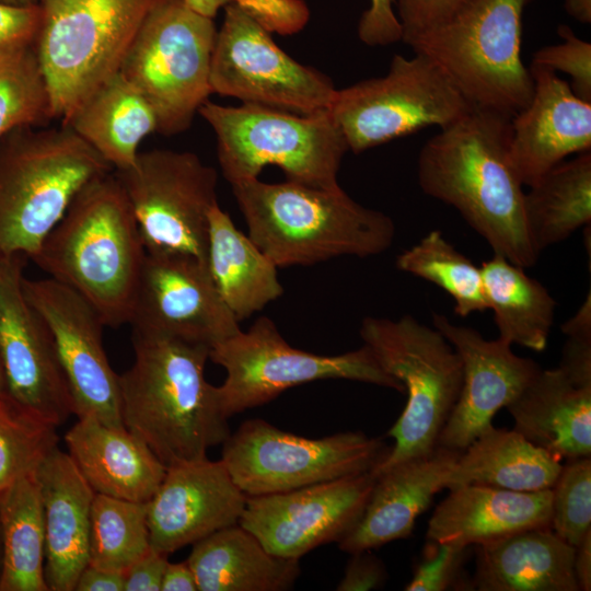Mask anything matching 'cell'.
<instances>
[{"mask_svg":"<svg viewBox=\"0 0 591 591\" xmlns=\"http://www.w3.org/2000/svg\"><path fill=\"white\" fill-rule=\"evenodd\" d=\"M210 66L212 93L298 114L328 109L332 80L285 53L234 3L224 8Z\"/></svg>","mask_w":591,"mask_h":591,"instance_id":"obj_15","label":"cell"},{"mask_svg":"<svg viewBox=\"0 0 591 591\" xmlns=\"http://www.w3.org/2000/svg\"><path fill=\"white\" fill-rule=\"evenodd\" d=\"M524 269L494 254L480 266L484 293L494 313L498 338L542 352L554 324L556 301Z\"/></svg>","mask_w":591,"mask_h":591,"instance_id":"obj_33","label":"cell"},{"mask_svg":"<svg viewBox=\"0 0 591 591\" xmlns=\"http://www.w3.org/2000/svg\"><path fill=\"white\" fill-rule=\"evenodd\" d=\"M2 561H3V542H2V531H1V523H0V577L2 571Z\"/></svg>","mask_w":591,"mask_h":591,"instance_id":"obj_55","label":"cell"},{"mask_svg":"<svg viewBox=\"0 0 591 591\" xmlns=\"http://www.w3.org/2000/svg\"><path fill=\"white\" fill-rule=\"evenodd\" d=\"M216 35L213 19L184 0L165 1L141 26L119 72L153 109L157 132L186 130L208 101Z\"/></svg>","mask_w":591,"mask_h":591,"instance_id":"obj_10","label":"cell"},{"mask_svg":"<svg viewBox=\"0 0 591 591\" xmlns=\"http://www.w3.org/2000/svg\"><path fill=\"white\" fill-rule=\"evenodd\" d=\"M209 359L227 372L218 389L228 418L316 380H352L404 393L402 383L381 368L366 345L336 356L315 355L290 346L268 317L213 345Z\"/></svg>","mask_w":591,"mask_h":591,"instance_id":"obj_12","label":"cell"},{"mask_svg":"<svg viewBox=\"0 0 591 591\" xmlns=\"http://www.w3.org/2000/svg\"><path fill=\"white\" fill-rule=\"evenodd\" d=\"M510 134L511 117L474 107L424 144L417 176L421 190L455 208L494 254L528 268L540 254L526 228Z\"/></svg>","mask_w":591,"mask_h":591,"instance_id":"obj_1","label":"cell"},{"mask_svg":"<svg viewBox=\"0 0 591 591\" xmlns=\"http://www.w3.org/2000/svg\"><path fill=\"white\" fill-rule=\"evenodd\" d=\"M45 524V579L49 591H73L89 565L95 491L72 459L54 449L35 471Z\"/></svg>","mask_w":591,"mask_h":591,"instance_id":"obj_23","label":"cell"},{"mask_svg":"<svg viewBox=\"0 0 591 591\" xmlns=\"http://www.w3.org/2000/svg\"><path fill=\"white\" fill-rule=\"evenodd\" d=\"M375 476L371 472L285 493L247 496L239 524L271 554L300 559L341 541L359 521Z\"/></svg>","mask_w":591,"mask_h":591,"instance_id":"obj_18","label":"cell"},{"mask_svg":"<svg viewBox=\"0 0 591 591\" xmlns=\"http://www.w3.org/2000/svg\"><path fill=\"white\" fill-rule=\"evenodd\" d=\"M184 2L196 12L213 19L230 0H184Z\"/></svg>","mask_w":591,"mask_h":591,"instance_id":"obj_53","label":"cell"},{"mask_svg":"<svg viewBox=\"0 0 591 591\" xmlns=\"http://www.w3.org/2000/svg\"><path fill=\"white\" fill-rule=\"evenodd\" d=\"M147 253L182 254L207 264L209 212L218 204L217 171L189 151H139L115 171Z\"/></svg>","mask_w":591,"mask_h":591,"instance_id":"obj_14","label":"cell"},{"mask_svg":"<svg viewBox=\"0 0 591 591\" xmlns=\"http://www.w3.org/2000/svg\"><path fill=\"white\" fill-rule=\"evenodd\" d=\"M129 324L210 348L241 331L207 264L182 254H146Z\"/></svg>","mask_w":591,"mask_h":591,"instance_id":"obj_19","label":"cell"},{"mask_svg":"<svg viewBox=\"0 0 591 591\" xmlns=\"http://www.w3.org/2000/svg\"><path fill=\"white\" fill-rule=\"evenodd\" d=\"M198 114L216 136L223 176L232 185L278 166L287 181L320 188L339 186L347 142L328 109L298 114L257 104L206 101Z\"/></svg>","mask_w":591,"mask_h":591,"instance_id":"obj_7","label":"cell"},{"mask_svg":"<svg viewBox=\"0 0 591 591\" xmlns=\"http://www.w3.org/2000/svg\"><path fill=\"white\" fill-rule=\"evenodd\" d=\"M551 529L576 547L591 531V459L567 460L552 487Z\"/></svg>","mask_w":591,"mask_h":591,"instance_id":"obj_40","label":"cell"},{"mask_svg":"<svg viewBox=\"0 0 591 591\" xmlns=\"http://www.w3.org/2000/svg\"><path fill=\"white\" fill-rule=\"evenodd\" d=\"M57 427L0 392V493L35 473L58 447Z\"/></svg>","mask_w":591,"mask_h":591,"instance_id":"obj_39","label":"cell"},{"mask_svg":"<svg viewBox=\"0 0 591 591\" xmlns=\"http://www.w3.org/2000/svg\"><path fill=\"white\" fill-rule=\"evenodd\" d=\"M524 215L535 251L567 240L591 223V150L564 160L524 192Z\"/></svg>","mask_w":591,"mask_h":591,"instance_id":"obj_34","label":"cell"},{"mask_svg":"<svg viewBox=\"0 0 591 591\" xmlns=\"http://www.w3.org/2000/svg\"><path fill=\"white\" fill-rule=\"evenodd\" d=\"M76 591H124V572L88 565L76 583Z\"/></svg>","mask_w":591,"mask_h":591,"instance_id":"obj_49","label":"cell"},{"mask_svg":"<svg viewBox=\"0 0 591 591\" xmlns=\"http://www.w3.org/2000/svg\"><path fill=\"white\" fill-rule=\"evenodd\" d=\"M269 34L292 35L309 22L310 9L304 0H230Z\"/></svg>","mask_w":591,"mask_h":591,"instance_id":"obj_43","label":"cell"},{"mask_svg":"<svg viewBox=\"0 0 591 591\" xmlns=\"http://www.w3.org/2000/svg\"><path fill=\"white\" fill-rule=\"evenodd\" d=\"M359 39L368 46H386L402 40V26L393 0H369L358 27Z\"/></svg>","mask_w":591,"mask_h":591,"instance_id":"obj_46","label":"cell"},{"mask_svg":"<svg viewBox=\"0 0 591 591\" xmlns=\"http://www.w3.org/2000/svg\"><path fill=\"white\" fill-rule=\"evenodd\" d=\"M169 555L149 548L124 573V591H161Z\"/></svg>","mask_w":591,"mask_h":591,"instance_id":"obj_48","label":"cell"},{"mask_svg":"<svg viewBox=\"0 0 591 591\" xmlns=\"http://www.w3.org/2000/svg\"><path fill=\"white\" fill-rule=\"evenodd\" d=\"M114 169L71 128L12 130L0 139V257L33 258L76 195Z\"/></svg>","mask_w":591,"mask_h":591,"instance_id":"obj_5","label":"cell"},{"mask_svg":"<svg viewBox=\"0 0 591 591\" xmlns=\"http://www.w3.org/2000/svg\"><path fill=\"white\" fill-rule=\"evenodd\" d=\"M472 546L427 540L405 591L475 590L465 565Z\"/></svg>","mask_w":591,"mask_h":591,"instance_id":"obj_41","label":"cell"},{"mask_svg":"<svg viewBox=\"0 0 591 591\" xmlns=\"http://www.w3.org/2000/svg\"><path fill=\"white\" fill-rule=\"evenodd\" d=\"M557 33L563 43L537 49L531 65L570 76L573 93L591 102V44L577 37L567 25H559Z\"/></svg>","mask_w":591,"mask_h":591,"instance_id":"obj_42","label":"cell"},{"mask_svg":"<svg viewBox=\"0 0 591 591\" xmlns=\"http://www.w3.org/2000/svg\"><path fill=\"white\" fill-rule=\"evenodd\" d=\"M40 8L0 1V54L35 45L40 25Z\"/></svg>","mask_w":591,"mask_h":591,"instance_id":"obj_45","label":"cell"},{"mask_svg":"<svg viewBox=\"0 0 591 591\" xmlns=\"http://www.w3.org/2000/svg\"><path fill=\"white\" fill-rule=\"evenodd\" d=\"M533 94L511 118L510 158L531 186L573 153L591 150V102L578 97L556 72L531 65Z\"/></svg>","mask_w":591,"mask_h":591,"instance_id":"obj_22","label":"cell"},{"mask_svg":"<svg viewBox=\"0 0 591 591\" xmlns=\"http://www.w3.org/2000/svg\"><path fill=\"white\" fill-rule=\"evenodd\" d=\"M5 3L15 4V5H35L38 4V0H0Z\"/></svg>","mask_w":591,"mask_h":591,"instance_id":"obj_54","label":"cell"},{"mask_svg":"<svg viewBox=\"0 0 591 591\" xmlns=\"http://www.w3.org/2000/svg\"><path fill=\"white\" fill-rule=\"evenodd\" d=\"M566 12L583 24L591 23V0H564Z\"/></svg>","mask_w":591,"mask_h":591,"instance_id":"obj_52","label":"cell"},{"mask_svg":"<svg viewBox=\"0 0 591 591\" xmlns=\"http://www.w3.org/2000/svg\"><path fill=\"white\" fill-rule=\"evenodd\" d=\"M150 547L147 502L95 494L89 565L125 573Z\"/></svg>","mask_w":591,"mask_h":591,"instance_id":"obj_37","label":"cell"},{"mask_svg":"<svg viewBox=\"0 0 591 591\" xmlns=\"http://www.w3.org/2000/svg\"><path fill=\"white\" fill-rule=\"evenodd\" d=\"M186 560L198 591H285L300 575L299 559L269 553L240 524L194 543Z\"/></svg>","mask_w":591,"mask_h":591,"instance_id":"obj_29","label":"cell"},{"mask_svg":"<svg viewBox=\"0 0 591 591\" xmlns=\"http://www.w3.org/2000/svg\"><path fill=\"white\" fill-rule=\"evenodd\" d=\"M573 573L579 591L591 590V531L575 547Z\"/></svg>","mask_w":591,"mask_h":591,"instance_id":"obj_51","label":"cell"},{"mask_svg":"<svg viewBox=\"0 0 591 591\" xmlns=\"http://www.w3.org/2000/svg\"><path fill=\"white\" fill-rule=\"evenodd\" d=\"M4 391H5V381H4V374H3L2 366H1V362H0V392H4Z\"/></svg>","mask_w":591,"mask_h":591,"instance_id":"obj_56","label":"cell"},{"mask_svg":"<svg viewBox=\"0 0 591 591\" xmlns=\"http://www.w3.org/2000/svg\"><path fill=\"white\" fill-rule=\"evenodd\" d=\"M231 187L247 235L278 268L343 255H378L395 237V224L387 215L358 204L340 186L254 178Z\"/></svg>","mask_w":591,"mask_h":591,"instance_id":"obj_4","label":"cell"},{"mask_svg":"<svg viewBox=\"0 0 591 591\" xmlns=\"http://www.w3.org/2000/svg\"><path fill=\"white\" fill-rule=\"evenodd\" d=\"M475 590L579 591L575 547L551 528L531 529L474 546Z\"/></svg>","mask_w":591,"mask_h":591,"instance_id":"obj_28","label":"cell"},{"mask_svg":"<svg viewBox=\"0 0 591 591\" xmlns=\"http://www.w3.org/2000/svg\"><path fill=\"white\" fill-rule=\"evenodd\" d=\"M506 408L513 429L556 459L591 455V386L559 367L541 369Z\"/></svg>","mask_w":591,"mask_h":591,"instance_id":"obj_27","label":"cell"},{"mask_svg":"<svg viewBox=\"0 0 591 591\" xmlns=\"http://www.w3.org/2000/svg\"><path fill=\"white\" fill-rule=\"evenodd\" d=\"M0 591H49L45 579L44 510L34 473L0 493Z\"/></svg>","mask_w":591,"mask_h":591,"instance_id":"obj_35","label":"cell"},{"mask_svg":"<svg viewBox=\"0 0 591 591\" xmlns=\"http://www.w3.org/2000/svg\"><path fill=\"white\" fill-rule=\"evenodd\" d=\"M461 452L437 447L378 474L366 508L354 529L338 542L343 552L371 551L410 536L417 518L445 488L448 474Z\"/></svg>","mask_w":591,"mask_h":591,"instance_id":"obj_24","label":"cell"},{"mask_svg":"<svg viewBox=\"0 0 591 591\" xmlns=\"http://www.w3.org/2000/svg\"><path fill=\"white\" fill-rule=\"evenodd\" d=\"M471 0H393L402 42L453 16Z\"/></svg>","mask_w":591,"mask_h":591,"instance_id":"obj_44","label":"cell"},{"mask_svg":"<svg viewBox=\"0 0 591 591\" xmlns=\"http://www.w3.org/2000/svg\"><path fill=\"white\" fill-rule=\"evenodd\" d=\"M221 461L247 496L290 491L374 470L391 448L360 431L313 439L248 419L222 443Z\"/></svg>","mask_w":591,"mask_h":591,"instance_id":"obj_13","label":"cell"},{"mask_svg":"<svg viewBox=\"0 0 591 591\" xmlns=\"http://www.w3.org/2000/svg\"><path fill=\"white\" fill-rule=\"evenodd\" d=\"M207 266L225 305L240 322L278 299V267L219 204L209 212Z\"/></svg>","mask_w":591,"mask_h":591,"instance_id":"obj_31","label":"cell"},{"mask_svg":"<svg viewBox=\"0 0 591 591\" xmlns=\"http://www.w3.org/2000/svg\"><path fill=\"white\" fill-rule=\"evenodd\" d=\"M50 119V94L35 45L0 54V139Z\"/></svg>","mask_w":591,"mask_h":591,"instance_id":"obj_38","label":"cell"},{"mask_svg":"<svg viewBox=\"0 0 591 591\" xmlns=\"http://www.w3.org/2000/svg\"><path fill=\"white\" fill-rule=\"evenodd\" d=\"M474 106L428 57L394 55L385 76L336 90L328 108L358 154L429 126L444 128Z\"/></svg>","mask_w":591,"mask_h":591,"instance_id":"obj_11","label":"cell"},{"mask_svg":"<svg viewBox=\"0 0 591 591\" xmlns=\"http://www.w3.org/2000/svg\"><path fill=\"white\" fill-rule=\"evenodd\" d=\"M134 362L119 374L124 427L167 468L207 459L231 434L218 386L205 378L210 347L132 332Z\"/></svg>","mask_w":591,"mask_h":591,"instance_id":"obj_2","label":"cell"},{"mask_svg":"<svg viewBox=\"0 0 591 591\" xmlns=\"http://www.w3.org/2000/svg\"><path fill=\"white\" fill-rule=\"evenodd\" d=\"M161 591H198L195 575L187 560L167 563Z\"/></svg>","mask_w":591,"mask_h":591,"instance_id":"obj_50","label":"cell"},{"mask_svg":"<svg viewBox=\"0 0 591 591\" xmlns=\"http://www.w3.org/2000/svg\"><path fill=\"white\" fill-rule=\"evenodd\" d=\"M529 1L471 0L445 22L403 43L434 61L474 107L512 118L533 94L521 59Z\"/></svg>","mask_w":591,"mask_h":591,"instance_id":"obj_6","label":"cell"},{"mask_svg":"<svg viewBox=\"0 0 591 591\" xmlns=\"http://www.w3.org/2000/svg\"><path fill=\"white\" fill-rule=\"evenodd\" d=\"M26 256L0 257V362L5 391L20 405L60 426L73 415L54 336L28 302Z\"/></svg>","mask_w":591,"mask_h":591,"instance_id":"obj_16","label":"cell"},{"mask_svg":"<svg viewBox=\"0 0 591 591\" xmlns=\"http://www.w3.org/2000/svg\"><path fill=\"white\" fill-rule=\"evenodd\" d=\"M65 442L95 494L148 502L166 472L151 449L125 427L108 426L91 416L78 418Z\"/></svg>","mask_w":591,"mask_h":591,"instance_id":"obj_26","label":"cell"},{"mask_svg":"<svg viewBox=\"0 0 591 591\" xmlns=\"http://www.w3.org/2000/svg\"><path fill=\"white\" fill-rule=\"evenodd\" d=\"M247 495L221 461L208 457L174 465L147 502L150 545L170 555L239 524Z\"/></svg>","mask_w":591,"mask_h":591,"instance_id":"obj_21","label":"cell"},{"mask_svg":"<svg viewBox=\"0 0 591 591\" xmlns=\"http://www.w3.org/2000/svg\"><path fill=\"white\" fill-rule=\"evenodd\" d=\"M387 578L383 563L370 551L351 554L338 591H369L382 587Z\"/></svg>","mask_w":591,"mask_h":591,"instance_id":"obj_47","label":"cell"},{"mask_svg":"<svg viewBox=\"0 0 591 591\" xmlns=\"http://www.w3.org/2000/svg\"><path fill=\"white\" fill-rule=\"evenodd\" d=\"M552 489L514 491L470 484L450 489L433 511L427 540L475 546L514 533L551 528Z\"/></svg>","mask_w":591,"mask_h":591,"instance_id":"obj_25","label":"cell"},{"mask_svg":"<svg viewBox=\"0 0 591 591\" xmlns=\"http://www.w3.org/2000/svg\"><path fill=\"white\" fill-rule=\"evenodd\" d=\"M61 124L115 171L134 165L140 142L158 131L153 109L120 72L100 85Z\"/></svg>","mask_w":591,"mask_h":591,"instance_id":"obj_30","label":"cell"},{"mask_svg":"<svg viewBox=\"0 0 591 591\" xmlns=\"http://www.w3.org/2000/svg\"><path fill=\"white\" fill-rule=\"evenodd\" d=\"M561 461L534 445L514 429L494 426L464 449L450 470L445 488L470 484L514 491L552 489Z\"/></svg>","mask_w":591,"mask_h":591,"instance_id":"obj_32","label":"cell"},{"mask_svg":"<svg viewBox=\"0 0 591 591\" xmlns=\"http://www.w3.org/2000/svg\"><path fill=\"white\" fill-rule=\"evenodd\" d=\"M167 0H38L35 42L54 119L63 121L119 72L148 16Z\"/></svg>","mask_w":591,"mask_h":591,"instance_id":"obj_8","label":"cell"},{"mask_svg":"<svg viewBox=\"0 0 591 591\" xmlns=\"http://www.w3.org/2000/svg\"><path fill=\"white\" fill-rule=\"evenodd\" d=\"M28 302L48 325L57 347L77 418L91 416L124 427L119 374L106 356L103 323L79 293L49 277L23 280Z\"/></svg>","mask_w":591,"mask_h":591,"instance_id":"obj_17","label":"cell"},{"mask_svg":"<svg viewBox=\"0 0 591 591\" xmlns=\"http://www.w3.org/2000/svg\"><path fill=\"white\" fill-rule=\"evenodd\" d=\"M360 336L381 368L407 395L405 408L387 436L390 453L371 473L430 454L459 398L463 366L454 347L436 327L412 315L398 320L366 317Z\"/></svg>","mask_w":591,"mask_h":591,"instance_id":"obj_9","label":"cell"},{"mask_svg":"<svg viewBox=\"0 0 591 591\" xmlns=\"http://www.w3.org/2000/svg\"><path fill=\"white\" fill-rule=\"evenodd\" d=\"M396 267L443 289L454 301V313L466 317L488 310L480 267L432 230L396 257Z\"/></svg>","mask_w":591,"mask_h":591,"instance_id":"obj_36","label":"cell"},{"mask_svg":"<svg viewBox=\"0 0 591 591\" xmlns=\"http://www.w3.org/2000/svg\"><path fill=\"white\" fill-rule=\"evenodd\" d=\"M139 227L115 173L89 182L32 260L86 300L105 326L129 324L146 258Z\"/></svg>","mask_w":591,"mask_h":591,"instance_id":"obj_3","label":"cell"},{"mask_svg":"<svg viewBox=\"0 0 591 591\" xmlns=\"http://www.w3.org/2000/svg\"><path fill=\"white\" fill-rule=\"evenodd\" d=\"M432 324L457 351L463 383L438 447L462 452L493 426L494 416L506 408L541 370L530 358L517 356L511 345L486 339L477 329L453 324L432 313Z\"/></svg>","mask_w":591,"mask_h":591,"instance_id":"obj_20","label":"cell"}]
</instances>
